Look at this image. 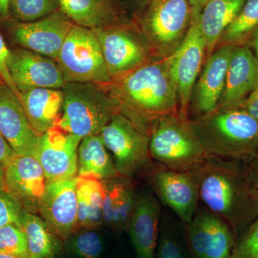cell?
<instances>
[{"instance_id": "obj_1", "label": "cell", "mask_w": 258, "mask_h": 258, "mask_svg": "<svg viewBox=\"0 0 258 258\" xmlns=\"http://www.w3.org/2000/svg\"><path fill=\"white\" fill-rule=\"evenodd\" d=\"M193 171L200 203L227 222L237 239L258 217V190L247 164L208 157Z\"/></svg>"}, {"instance_id": "obj_2", "label": "cell", "mask_w": 258, "mask_h": 258, "mask_svg": "<svg viewBox=\"0 0 258 258\" xmlns=\"http://www.w3.org/2000/svg\"><path fill=\"white\" fill-rule=\"evenodd\" d=\"M101 85L118 112L149 134L152 123L179 113L177 89L169 58L153 60Z\"/></svg>"}, {"instance_id": "obj_3", "label": "cell", "mask_w": 258, "mask_h": 258, "mask_svg": "<svg viewBox=\"0 0 258 258\" xmlns=\"http://www.w3.org/2000/svg\"><path fill=\"white\" fill-rule=\"evenodd\" d=\"M208 157L248 164L258 150V120L239 108L189 119Z\"/></svg>"}, {"instance_id": "obj_4", "label": "cell", "mask_w": 258, "mask_h": 258, "mask_svg": "<svg viewBox=\"0 0 258 258\" xmlns=\"http://www.w3.org/2000/svg\"><path fill=\"white\" fill-rule=\"evenodd\" d=\"M156 60L170 57L184 42L191 27L188 0H152L131 17Z\"/></svg>"}, {"instance_id": "obj_5", "label": "cell", "mask_w": 258, "mask_h": 258, "mask_svg": "<svg viewBox=\"0 0 258 258\" xmlns=\"http://www.w3.org/2000/svg\"><path fill=\"white\" fill-rule=\"evenodd\" d=\"M149 152L157 164L179 171L195 170L208 157L189 119H182L179 113L164 115L152 123Z\"/></svg>"}, {"instance_id": "obj_6", "label": "cell", "mask_w": 258, "mask_h": 258, "mask_svg": "<svg viewBox=\"0 0 258 258\" xmlns=\"http://www.w3.org/2000/svg\"><path fill=\"white\" fill-rule=\"evenodd\" d=\"M62 91L63 110L56 126L80 138L101 134L118 112L101 85L66 83Z\"/></svg>"}, {"instance_id": "obj_7", "label": "cell", "mask_w": 258, "mask_h": 258, "mask_svg": "<svg viewBox=\"0 0 258 258\" xmlns=\"http://www.w3.org/2000/svg\"><path fill=\"white\" fill-rule=\"evenodd\" d=\"M55 60L66 83L105 84L111 81L92 29L74 24Z\"/></svg>"}, {"instance_id": "obj_8", "label": "cell", "mask_w": 258, "mask_h": 258, "mask_svg": "<svg viewBox=\"0 0 258 258\" xmlns=\"http://www.w3.org/2000/svg\"><path fill=\"white\" fill-rule=\"evenodd\" d=\"M100 135L120 176L132 179L150 167L149 134L124 115L116 112Z\"/></svg>"}, {"instance_id": "obj_9", "label": "cell", "mask_w": 258, "mask_h": 258, "mask_svg": "<svg viewBox=\"0 0 258 258\" xmlns=\"http://www.w3.org/2000/svg\"><path fill=\"white\" fill-rule=\"evenodd\" d=\"M94 30L111 79L156 60L132 20L128 23Z\"/></svg>"}, {"instance_id": "obj_10", "label": "cell", "mask_w": 258, "mask_h": 258, "mask_svg": "<svg viewBox=\"0 0 258 258\" xmlns=\"http://www.w3.org/2000/svg\"><path fill=\"white\" fill-rule=\"evenodd\" d=\"M152 192L185 225L189 223L200 203L198 183L193 171H179L156 164L147 169Z\"/></svg>"}, {"instance_id": "obj_11", "label": "cell", "mask_w": 258, "mask_h": 258, "mask_svg": "<svg viewBox=\"0 0 258 258\" xmlns=\"http://www.w3.org/2000/svg\"><path fill=\"white\" fill-rule=\"evenodd\" d=\"M207 58V44L198 21L192 14L191 27L184 42L169 57L171 74L177 89L179 115L188 120L191 94Z\"/></svg>"}, {"instance_id": "obj_12", "label": "cell", "mask_w": 258, "mask_h": 258, "mask_svg": "<svg viewBox=\"0 0 258 258\" xmlns=\"http://www.w3.org/2000/svg\"><path fill=\"white\" fill-rule=\"evenodd\" d=\"M19 46L56 60L74 23L61 10L36 21L5 22Z\"/></svg>"}, {"instance_id": "obj_13", "label": "cell", "mask_w": 258, "mask_h": 258, "mask_svg": "<svg viewBox=\"0 0 258 258\" xmlns=\"http://www.w3.org/2000/svg\"><path fill=\"white\" fill-rule=\"evenodd\" d=\"M236 237L222 219L198 207L186 225V244L191 258H232Z\"/></svg>"}, {"instance_id": "obj_14", "label": "cell", "mask_w": 258, "mask_h": 258, "mask_svg": "<svg viewBox=\"0 0 258 258\" xmlns=\"http://www.w3.org/2000/svg\"><path fill=\"white\" fill-rule=\"evenodd\" d=\"M235 46L216 47L205 60L195 83L189 110L192 118L211 114L218 108L225 90L227 71Z\"/></svg>"}, {"instance_id": "obj_15", "label": "cell", "mask_w": 258, "mask_h": 258, "mask_svg": "<svg viewBox=\"0 0 258 258\" xmlns=\"http://www.w3.org/2000/svg\"><path fill=\"white\" fill-rule=\"evenodd\" d=\"M81 140L58 126L39 136L32 156L42 166L47 181L78 176V149Z\"/></svg>"}, {"instance_id": "obj_16", "label": "cell", "mask_w": 258, "mask_h": 258, "mask_svg": "<svg viewBox=\"0 0 258 258\" xmlns=\"http://www.w3.org/2000/svg\"><path fill=\"white\" fill-rule=\"evenodd\" d=\"M78 176L47 181L39 207L38 215L61 240L66 241L77 230Z\"/></svg>"}, {"instance_id": "obj_17", "label": "cell", "mask_w": 258, "mask_h": 258, "mask_svg": "<svg viewBox=\"0 0 258 258\" xmlns=\"http://www.w3.org/2000/svg\"><path fill=\"white\" fill-rule=\"evenodd\" d=\"M8 67L19 93L40 88L62 89L66 83L55 60L23 47L10 49Z\"/></svg>"}, {"instance_id": "obj_18", "label": "cell", "mask_w": 258, "mask_h": 258, "mask_svg": "<svg viewBox=\"0 0 258 258\" xmlns=\"http://www.w3.org/2000/svg\"><path fill=\"white\" fill-rule=\"evenodd\" d=\"M6 191L25 211L38 215L47 180L38 161L32 155H16L5 167Z\"/></svg>"}, {"instance_id": "obj_19", "label": "cell", "mask_w": 258, "mask_h": 258, "mask_svg": "<svg viewBox=\"0 0 258 258\" xmlns=\"http://www.w3.org/2000/svg\"><path fill=\"white\" fill-rule=\"evenodd\" d=\"M0 132L17 155H32L39 136L18 95L0 79Z\"/></svg>"}, {"instance_id": "obj_20", "label": "cell", "mask_w": 258, "mask_h": 258, "mask_svg": "<svg viewBox=\"0 0 258 258\" xmlns=\"http://www.w3.org/2000/svg\"><path fill=\"white\" fill-rule=\"evenodd\" d=\"M160 202L152 190L137 194L127 232L137 258H155L161 226Z\"/></svg>"}, {"instance_id": "obj_21", "label": "cell", "mask_w": 258, "mask_h": 258, "mask_svg": "<svg viewBox=\"0 0 258 258\" xmlns=\"http://www.w3.org/2000/svg\"><path fill=\"white\" fill-rule=\"evenodd\" d=\"M257 85V59L246 45L235 47L227 71L225 90L217 109L240 106Z\"/></svg>"}, {"instance_id": "obj_22", "label": "cell", "mask_w": 258, "mask_h": 258, "mask_svg": "<svg viewBox=\"0 0 258 258\" xmlns=\"http://www.w3.org/2000/svg\"><path fill=\"white\" fill-rule=\"evenodd\" d=\"M60 10L75 24L98 30L131 21L120 0H59Z\"/></svg>"}, {"instance_id": "obj_23", "label": "cell", "mask_w": 258, "mask_h": 258, "mask_svg": "<svg viewBox=\"0 0 258 258\" xmlns=\"http://www.w3.org/2000/svg\"><path fill=\"white\" fill-rule=\"evenodd\" d=\"M131 179L120 176L102 181L103 225L117 232L127 230L135 209L137 194Z\"/></svg>"}, {"instance_id": "obj_24", "label": "cell", "mask_w": 258, "mask_h": 258, "mask_svg": "<svg viewBox=\"0 0 258 258\" xmlns=\"http://www.w3.org/2000/svg\"><path fill=\"white\" fill-rule=\"evenodd\" d=\"M32 128L38 136L56 126L63 110V93L57 88H34L19 93Z\"/></svg>"}, {"instance_id": "obj_25", "label": "cell", "mask_w": 258, "mask_h": 258, "mask_svg": "<svg viewBox=\"0 0 258 258\" xmlns=\"http://www.w3.org/2000/svg\"><path fill=\"white\" fill-rule=\"evenodd\" d=\"M245 1L209 0L201 12L195 14L206 42L207 58L215 50L222 34L235 20Z\"/></svg>"}, {"instance_id": "obj_26", "label": "cell", "mask_w": 258, "mask_h": 258, "mask_svg": "<svg viewBox=\"0 0 258 258\" xmlns=\"http://www.w3.org/2000/svg\"><path fill=\"white\" fill-rule=\"evenodd\" d=\"M78 176H91L103 181L120 176L101 135L88 136L78 149Z\"/></svg>"}, {"instance_id": "obj_27", "label": "cell", "mask_w": 258, "mask_h": 258, "mask_svg": "<svg viewBox=\"0 0 258 258\" xmlns=\"http://www.w3.org/2000/svg\"><path fill=\"white\" fill-rule=\"evenodd\" d=\"M78 227L100 228L103 225V189L101 180L78 176Z\"/></svg>"}, {"instance_id": "obj_28", "label": "cell", "mask_w": 258, "mask_h": 258, "mask_svg": "<svg viewBox=\"0 0 258 258\" xmlns=\"http://www.w3.org/2000/svg\"><path fill=\"white\" fill-rule=\"evenodd\" d=\"M20 225L28 241L30 258H55L60 239L39 215L24 211Z\"/></svg>"}, {"instance_id": "obj_29", "label": "cell", "mask_w": 258, "mask_h": 258, "mask_svg": "<svg viewBox=\"0 0 258 258\" xmlns=\"http://www.w3.org/2000/svg\"><path fill=\"white\" fill-rule=\"evenodd\" d=\"M257 28L258 0H246L235 20L222 34L217 47L246 45Z\"/></svg>"}, {"instance_id": "obj_30", "label": "cell", "mask_w": 258, "mask_h": 258, "mask_svg": "<svg viewBox=\"0 0 258 258\" xmlns=\"http://www.w3.org/2000/svg\"><path fill=\"white\" fill-rule=\"evenodd\" d=\"M60 9L59 0H10V18L20 23L36 21Z\"/></svg>"}, {"instance_id": "obj_31", "label": "cell", "mask_w": 258, "mask_h": 258, "mask_svg": "<svg viewBox=\"0 0 258 258\" xmlns=\"http://www.w3.org/2000/svg\"><path fill=\"white\" fill-rule=\"evenodd\" d=\"M70 253L77 258H100L104 242L97 228H81L66 240Z\"/></svg>"}, {"instance_id": "obj_32", "label": "cell", "mask_w": 258, "mask_h": 258, "mask_svg": "<svg viewBox=\"0 0 258 258\" xmlns=\"http://www.w3.org/2000/svg\"><path fill=\"white\" fill-rule=\"evenodd\" d=\"M0 251L18 258H30L28 241L21 226L12 224L0 228Z\"/></svg>"}, {"instance_id": "obj_33", "label": "cell", "mask_w": 258, "mask_h": 258, "mask_svg": "<svg viewBox=\"0 0 258 258\" xmlns=\"http://www.w3.org/2000/svg\"><path fill=\"white\" fill-rule=\"evenodd\" d=\"M191 257L187 246L171 227L163 223L160 226L155 258Z\"/></svg>"}, {"instance_id": "obj_34", "label": "cell", "mask_w": 258, "mask_h": 258, "mask_svg": "<svg viewBox=\"0 0 258 258\" xmlns=\"http://www.w3.org/2000/svg\"><path fill=\"white\" fill-rule=\"evenodd\" d=\"M232 258H258V217L236 239Z\"/></svg>"}, {"instance_id": "obj_35", "label": "cell", "mask_w": 258, "mask_h": 258, "mask_svg": "<svg viewBox=\"0 0 258 258\" xmlns=\"http://www.w3.org/2000/svg\"><path fill=\"white\" fill-rule=\"evenodd\" d=\"M24 211L21 205L6 190L0 191V228L12 224L20 225Z\"/></svg>"}, {"instance_id": "obj_36", "label": "cell", "mask_w": 258, "mask_h": 258, "mask_svg": "<svg viewBox=\"0 0 258 258\" xmlns=\"http://www.w3.org/2000/svg\"><path fill=\"white\" fill-rule=\"evenodd\" d=\"M9 55L10 48H8V45L5 43L4 37L0 32V79L19 96L18 90L15 86L8 71V60Z\"/></svg>"}, {"instance_id": "obj_37", "label": "cell", "mask_w": 258, "mask_h": 258, "mask_svg": "<svg viewBox=\"0 0 258 258\" xmlns=\"http://www.w3.org/2000/svg\"><path fill=\"white\" fill-rule=\"evenodd\" d=\"M237 108L247 112L258 120V85L255 89Z\"/></svg>"}, {"instance_id": "obj_38", "label": "cell", "mask_w": 258, "mask_h": 258, "mask_svg": "<svg viewBox=\"0 0 258 258\" xmlns=\"http://www.w3.org/2000/svg\"><path fill=\"white\" fill-rule=\"evenodd\" d=\"M16 155L17 154L0 132V165L5 168Z\"/></svg>"}, {"instance_id": "obj_39", "label": "cell", "mask_w": 258, "mask_h": 258, "mask_svg": "<svg viewBox=\"0 0 258 258\" xmlns=\"http://www.w3.org/2000/svg\"><path fill=\"white\" fill-rule=\"evenodd\" d=\"M129 17L135 14L142 7L152 0H120Z\"/></svg>"}, {"instance_id": "obj_40", "label": "cell", "mask_w": 258, "mask_h": 258, "mask_svg": "<svg viewBox=\"0 0 258 258\" xmlns=\"http://www.w3.org/2000/svg\"><path fill=\"white\" fill-rule=\"evenodd\" d=\"M249 179L254 187L258 190V150L255 156L247 164Z\"/></svg>"}, {"instance_id": "obj_41", "label": "cell", "mask_w": 258, "mask_h": 258, "mask_svg": "<svg viewBox=\"0 0 258 258\" xmlns=\"http://www.w3.org/2000/svg\"><path fill=\"white\" fill-rule=\"evenodd\" d=\"M10 0H0V23H5L10 19Z\"/></svg>"}, {"instance_id": "obj_42", "label": "cell", "mask_w": 258, "mask_h": 258, "mask_svg": "<svg viewBox=\"0 0 258 258\" xmlns=\"http://www.w3.org/2000/svg\"><path fill=\"white\" fill-rule=\"evenodd\" d=\"M246 46L249 47L258 60V28L250 37Z\"/></svg>"}, {"instance_id": "obj_43", "label": "cell", "mask_w": 258, "mask_h": 258, "mask_svg": "<svg viewBox=\"0 0 258 258\" xmlns=\"http://www.w3.org/2000/svg\"><path fill=\"white\" fill-rule=\"evenodd\" d=\"M188 1L191 5L193 14H198L201 12L204 6L207 4L209 0H188Z\"/></svg>"}, {"instance_id": "obj_44", "label": "cell", "mask_w": 258, "mask_h": 258, "mask_svg": "<svg viewBox=\"0 0 258 258\" xmlns=\"http://www.w3.org/2000/svg\"><path fill=\"white\" fill-rule=\"evenodd\" d=\"M5 190H6L5 168L0 165V191H5Z\"/></svg>"}, {"instance_id": "obj_45", "label": "cell", "mask_w": 258, "mask_h": 258, "mask_svg": "<svg viewBox=\"0 0 258 258\" xmlns=\"http://www.w3.org/2000/svg\"><path fill=\"white\" fill-rule=\"evenodd\" d=\"M0 258H18L15 256L11 255V254L5 253V252L0 251Z\"/></svg>"}]
</instances>
